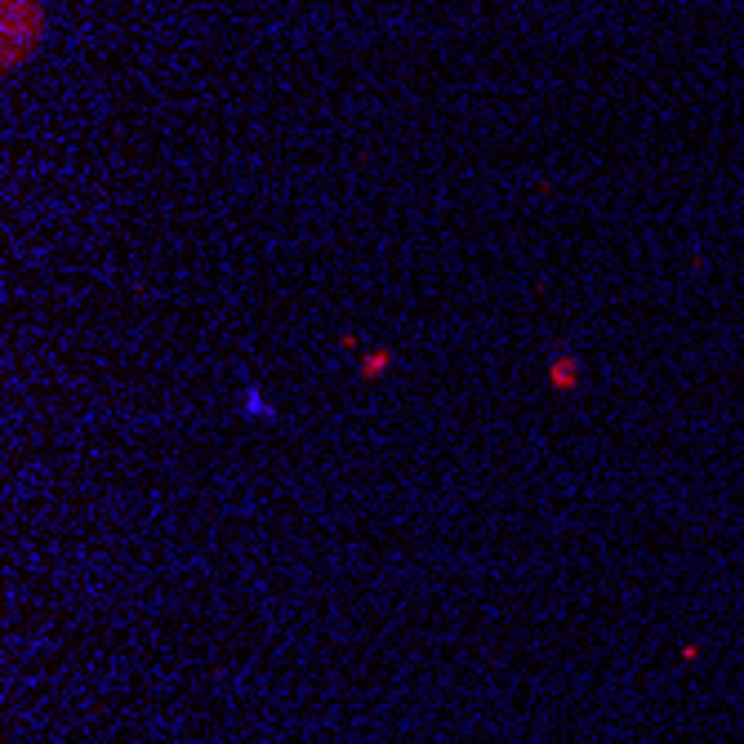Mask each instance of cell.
<instances>
[{"instance_id": "3", "label": "cell", "mask_w": 744, "mask_h": 744, "mask_svg": "<svg viewBox=\"0 0 744 744\" xmlns=\"http://www.w3.org/2000/svg\"><path fill=\"white\" fill-rule=\"evenodd\" d=\"M388 366H392V352H375V356H366V375H370V379H375L379 370H388Z\"/></svg>"}, {"instance_id": "1", "label": "cell", "mask_w": 744, "mask_h": 744, "mask_svg": "<svg viewBox=\"0 0 744 744\" xmlns=\"http://www.w3.org/2000/svg\"><path fill=\"white\" fill-rule=\"evenodd\" d=\"M548 379H553V388H575L580 383V361L571 352H557L553 366H548Z\"/></svg>"}, {"instance_id": "2", "label": "cell", "mask_w": 744, "mask_h": 744, "mask_svg": "<svg viewBox=\"0 0 744 744\" xmlns=\"http://www.w3.org/2000/svg\"><path fill=\"white\" fill-rule=\"evenodd\" d=\"M241 406H245V415H250V419H277V410H272V406H268V402H264V397H259L254 388L241 397Z\"/></svg>"}]
</instances>
